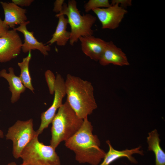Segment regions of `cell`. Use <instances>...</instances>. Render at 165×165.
<instances>
[{
  "mask_svg": "<svg viewBox=\"0 0 165 165\" xmlns=\"http://www.w3.org/2000/svg\"><path fill=\"white\" fill-rule=\"evenodd\" d=\"M7 165H18L17 164L14 162H12L10 163H8Z\"/></svg>",
  "mask_w": 165,
  "mask_h": 165,
  "instance_id": "cell-26",
  "label": "cell"
},
{
  "mask_svg": "<svg viewBox=\"0 0 165 165\" xmlns=\"http://www.w3.org/2000/svg\"><path fill=\"white\" fill-rule=\"evenodd\" d=\"M106 142L108 146L109 150L106 153L103 161L98 165H110L116 160L122 157H126L131 163L136 164L137 161L133 156V155L135 154L142 156L144 155L143 151L141 150V146L130 149L119 151L113 148L109 140L107 141Z\"/></svg>",
  "mask_w": 165,
  "mask_h": 165,
  "instance_id": "cell-14",
  "label": "cell"
},
{
  "mask_svg": "<svg viewBox=\"0 0 165 165\" xmlns=\"http://www.w3.org/2000/svg\"><path fill=\"white\" fill-rule=\"evenodd\" d=\"M45 76L50 94H54L56 77L54 73L50 70H47L45 73Z\"/></svg>",
  "mask_w": 165,
  "mask_h": 165,
  "instance_id": "cell-20",
  "label": "cell"
},
{
  "mask_svg": "<svg viewBox=\"0 0 165 165\" xmlns=\"http://www.w3.org/2000/svg\"><path fill=\"white\" fill-rule=\"evenodd\" d=\"M31 51H29L28 56L23 58L22 62L18 63L20 72L19 76L22 82L25 86L34 92V89L32 83L31 79L29 70V64L31 57Z\"/></svg>",
  "mask_w": 165,
  "mask_h": 165,
  "instance_id": "cell-18",
  "label": "cell"
},
{
  "mask_svg": "<svg viewBox=\"0 0 165 165\" xmlns=\"http://www.w3.org/2000/svg\"><path fill=\"white\" fill-rule=\"evenodd\" d=\"M132 2L131 0H112L111 5L117 4L119 5L120 4L121 6L124 8V7L131 6Z\"/></svg>",
  "mask_w": 165,
  "mask_h": 165,
  "instance_id": "cell-21",
  "label": "cell"
},
{
  "mask_svg": "<svg viewBox=\"0 0 165 165\" xmlns=\"http://www.w3.org/2000/svg\"><path fill=\"white\" fill-rule=\"evenodd\" d=\"M59 13L67 17L71 28L69 42L71 46L77 42L81 37L93 35L92 27L96 20V17L89 14L82 15L75 0H69L68 4L64 2L62 10Z\"/></svg>",
  "mask_w": 165,
  "mask_h": 165,
  "instance_id": "cell-4",
  "label": "cell"
},
{
  "mask_svg": "<svg viewBox=\"0 0 165 165\" xmlns=\"http://www.w3.org/2000/svg\"><path fill=\"white\" fill-rule=\"evenodd\" d=\"M108 0H89L84 6L85 12L88 13L90 10L101 8H107L111 6Z\"/></svg>",
  "mask_w": 165,
  "mask_h": 165,
  "instance_id": "cell-19",
  "label": "cell"
},
{
  "mask_svg": "<svg viewBox=\"0 0 165 165\" xmlns=\"http://www.w3.org/2000/svg\"><path fill=\"white\" fill-rule=\"evenodd\" d=\"M22 44L17 31L13 29L0 36V62H6L16 57L20 53Z\"/></svg>",
  "mask_w": 165,
  "mask_h": 165,
  "instance_id": "cell-8",
  "label": "cell"
},
{
  "mask_svg": "<svg viewBox=\"0 0 165 165\" xmlns=\"http://www.w3.org/2000/svg\"><path fill=\"white\" fill-rule=\"evenodd\" d=\"M0 3L4 14L3 23L9 28H12L13 29L16 25H20L27 21L26 9L13 2L1 1Z\"/></svg>",
  "mask_w": 165,
  "mask_h": 165,
  "instance_id": "cell-12",
  "label": "cell"
},
{
  "mask_svg": "<svg viewBox=\"0 0 165 165\" xmlns=\"http://www.w3.org/2000/svg\"><path fill=\"white\" fill-rule=\"evenodd\" d=\"M92 11L97 16L101 24L102 28L104 29H114L118 28L127 13V10L117 4Z\"/></svg>",
  "mask_w": 165,
  "mask_h": 165,
  "instance_id": "cell-9",
  "label": "cell"
},
{
  "mask_svg": "<svg viewBox=\"0 0 165 165\" xmlns=\"http://www.w3.org/2000/svg\"><path fill=\"white\" fill-rule=\"evenodd\" d=\"M83 119L79 118L68 102L58 109L52 122L50 145L54 148L63 141H66L80 128Z\"/></svg>",
  "mask_w": 165,
  "mask_h": 165,
  "instance_id": "cell-3",
  "label": "cell"
},
{
  "mask_svg": "<svg viewBox=\"0 0 165 165\" xmlns=\"http://www.w3.org/2000/svg\"><path fill=\"white\" fill-rule=\"evenodd\" d=\"M33 127V120H17L10 127L6 135L7 140L13 142V154L16 159L20 158L24 148L36 136H38Z\"/></svg>",
  "mask_w": 165,
  "mask_h": 165,
  "instance_id": "cell-6",
  "label": "cell"
},
{
  "mask_svg": "<svg viewBox=\"0 0 165 165\" xmlns=\"http://www.w3.org/2000/svg\"><path fill=\"white\" fill-rule=\"evenodd\" d=\"M55 16L58 18V24L52 38L47 44L50 46L56 42L58 46H64L69 41L70 37V32L67 30L68 20L64 15L59 13L57 14Z\"/></svg>",
  "mask_w": 165,
  "mask_h": 165,
  "instance_id": "cell-16",
  "label": "cell"
},
{
  "mask_svg": "<svg viewBox=\"0 0 165 165\" xmlns=\"http://www.w3.org/2000/svg\"><path fill=\"white\" fill-rule=\"evenodd\" d=\"M99 61L101 65L104 66L110 64L121 66L129 65L126 54L112 41L107 42Z\"/></svg>",
  "mask_w": 165,
  "mask_h": 165,
  "instance_id": "cell-13",
  "label": "cell"
},
{
  "mask_svg": "<svg viewBox=\"0 0 165 165\" xmlns=\"http://www.w3.org/2000/svg\"><path fill=\"white\" fill-rule=\"evenodd\" d=\"M4 137V134L3 131L0 130V138H3Z\"/></svg>",
  "mask_w": 165,
  "mask_h": 165,
  "instance_id": "cell-25",
  "label": "cell"
},
{
  "mask_svg": "<svg viewBox=\"0 0 165 165\" xmlns=\"http://www.w3.org/2000/svg\"><path fill=\"white\" fill-rule=\"evenodd\" d=\"M67 101L78 116L83 119L97 108L92 83L68 74L65 81Z\"/></svg>",
  "mask_w": 165,
  "mask_h": 165,
  "instance_id": "cell-2",
  "label": "cell"
},
{
  "mask_svg": "<svg viewBox=\"0 0 165 165\" xmlns=\"http://www.w3.org/2000/svg\"><path fill=\"white\" fill-rule=\"evenodd\" d=\"M161 140L156 129L148 133L147 142L148 150L152 151L155 157V165H165V153L160 145Z\"/></svg>",
  "mask_w": 165,
  "mask_h": 165,
  "instance_id": "cell-17",
  "label": "cell"
},
{
  "mask_svg": "<svg viewBox=\"0 0 165 165\" xmlns=\"http://www.w3.org/2000/svg\"><path fill=\"white\" fill-rule=\"evenodd\" d=\"M9 28L4 23L3 20L0 17V37L5 35L9 30Z\"/></svg>",
  "mask_w": 165,
  "mask_h": 165,
  "instance_id": "cell-24",
  "label": "cell"
},
{
  "mask_svg": "<svg viewBox=\"0 0 165 165\" xmlns=\"http://www.w3.org/2000/svg\"><path fill=\"white\" fill-rule=\"evenodd\" d=\"M30 22L29 21H27L13 29L22 33L24 35V43L22 44L21 50L24 53H26L31 51L32 50H37L44 56L48 55V52L51 50L50 46L46 45L39 42L35 37L34 32L27 29V25Z\"/></svg>",
  "mask_w": 165,
  "mask_h": 165,
  "instance_id": "cell-11",
  "label": "cell"
},
{
  "mask_svg": "<svg viewBox=\"0 0 165 165\" xmlns=\"http://www.w3.org/2000/svg\"><path fill=\"white\" fill-rule=\"evenodd\" d=\"M9 73L5 69L0 71V77L5 79L8 82L9 88L12 94L11 101L12 103L16 102L19 99L20 94L24 92L26 87L19 77L16 76L13 68L11 67L8 68Z\"/></svg>",
  "mask_w": 165,
  "mask_h": 165,
  "instance_id": "cell-15",
  "label": "cell"
},
{
  "mask_svg": "<svg viewBox=\"0 0 165 165\" xmlns=\"http://www.w3.org/2000/svg\"><path fill=\"white\" fill-rule=\"evenodd\" d=\"M64 2V0H56L54 3L53 11L57 13H60L62 10Z\"/></svg>",
  "mask_w": 165,
  "mask_h": 165,
  "instance_id": "cell-22",
  "label": "cell"
},
{
  "mask_svg": "<svg viewBox=\"0 0 165 165\" xmlns=\"http://www.w3.org/2000/svg\"><path fill=\"white\" fill-rule=\"evenodd\" d=\"M93 126L86 117L79 130L65 141V146L72 151L75 160L80 163L98 165L106 153L100 148L97 136L93 133Z\"/></svg>",
  "mask_w": 165,
  "mask_h": 165,
  "instance_id": "cell-1",
  "label": "cell"
},
{
  "mask_svg": "<svg viewBox=\"0 0 165 165\" xmlns=\"http://www.w3.org/2000/svg\"><path fill=\"white\" fill-rule=\"evenodd\" d=\"M20 165H29L26 164H24V163H22V164H20Z\"/></svg>",
  "mask_w": 165,
  "mask_h": 165,
  "instance_id": "cell-27",
  "label": "cell"
},
{
  "mask_svg": "<svg viewBox=\"0 0 165 165\" xmlns=\"http://www.w3.org/2000/svg\"><path fill=\"white\" fill-rule=\"evenodd\" d=\"M54 94V99L52 105L41 114V123L39 128L36 131L38 135L41 134L52 123L57 110L63 104L62 100L66 95L65 80L59 74H57L56 76Z\"/></svg>",
  "mask_w": 165,
  "mask_h": 165,
  "instance_id": "cell-7",
  "label": "cell"
},
{
  "mask_svg": "<svg viewBox=\"0 0 165 165\" xmlns=\"http://www.w3.org/2000/svg\"><path fill=\"white\" fill-rule=\"evenodd\" d=\"M79 40L83 53L91 60L99 61L107 42L93 35L81 37Z\"/></svg>",
  "mask_w": 165,
  "mask_h": 165,
  "instance_id": "cell-10",
  "label": "cell"
},
{
  "mask_svg": "<svg viewBox=\"0 0 165 165\" xmlns=\"http://www.w3.org/2000/svg\"><path fill=\"white\" fill-rule=\"evenodd\" d=\"M34 1L33 0H12V2L18 6H28Z\"/></svg>",
  "mask_w": 165,
  "mask_h": 165,
  "instance_id": "cell-23",
  "label": "cell"
},
{
  "mask_svg": "<svg viewBox=\"0 0 165 165\" xmlns=\"http://www.w3.org/2000/svg\"><path fill=\"white\" fill-rule=\"evenodd\" d=\"M38 136L34 138L22 151L23 163L29 165H60V158L51 145L40 142Z\"/></svg>",
  "mask_w": 165,
  "mask_h": 165,
  "instance_id": "cell-5",
  "label": "cell"
}]
</instances>
